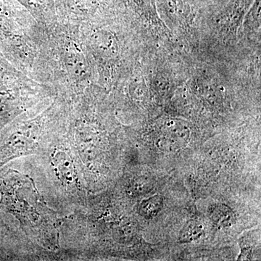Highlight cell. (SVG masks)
Here are the masks:
<instances>
[{
    "label": "cell",
    "instance_id": "cell-10",
    "mask_svg": "<svg viewBox=\"0 0 261 261\" xmlns=\"http://www.w3.org/2000/svg\"><path fill=\"white\" fill-rule=\"evenodd\" d=\"M151 84L154 91L162 96L167 95L173 88L172 79L166 73H159L154 75Z\"/></svg>",
    "mask_w": 261,
    "mask_h": 261
},
{
    "label": "cell",
    "instance_id": "cell-4",
    "mask_svg": "<svg viewBox=\"0 0 261 261\" xmlns=\"http://www.w3.org/2000/svg\"><path fill=\"white\" fill-rule=\"evenodd\" d=\"M209 217L219 228H228L234 224L236 216L229 206L223 203L214 204L208 210Z\"/></svg>",
    "mask_w": 261,
    "mask_h": 261
},
{
    "label": "cell",
    "instance_id": "cell-6",
    "mask_svg": "<svg viewBox=\"0 0 261 261\" xmlns=\"http://www.w3.org/2000/svg\"><path fill=\"white\" fill-rule=\"evenodd\" d=\"M164 200L161 195H155L145 199L139 205V213L146 219H152L163 210Z\"/></svg>",
    "mask_w": 261,
    "mask_h": 261
},
{
    "label": "cell",
    "instance_id": "cell-8",
    "mask_svg": "<svg viewBox=\"0 0 261 261\" xmlns=\"http://www.w3.org/2000/svg\"><path fill=\"white\" fill-rule=\"evenodd\" d=\"M142 15L149 23L162 27L157 11V0H135Z\"/></svg>",
    "mask_w": 261,
    "mask_h": 261
},
{
    "label": "cell",
    "instance_id": "cell-1",
    "mask_svg": "<svg viewBox=\"0 0 261 261\" xmlns=\"http://www.w3.org/2000/svg\"><path fill=\"white\" fill-rule=\"evenodd\" d=\"M253 0H231L214 18V27L223 40L236 37Z\"/></svg>",
    "mask_w": 261,
    "mask_h": 261
},
{
    "label": "cell",
    "instance_id": "cell-3",
    "mask_svg": "<svg viewBox=\"0 0 261 261\" xmlns=\"http://www.w3.org/2000/svg\"><path fill=\"white\" fill-rule=\"evenodd\" d=\"M163 14L173 25L185 27L192 20V10L186 0H159Z\"/></svg>",
    "mask_w": 261,
    "mask_h": 261
},
{
    "label": "cell",
    "instance_id": "cell-7",
    "mask_svg": "<svg viewBox=\"0 0 261 261\" xmlns=\"http://www.w3.org/2000/svg\"><path fill=\"white\" fill-rule=\"evenodd\" d=\"M203 226L195 220L189 221L182 227L178 235V241L181 243H190L199 240L203 234Z\"/></svg>",
    "mask_w": 261,
    "mask_h": 261
},
{
    "label": "cell",
    "instance_id": "cell-5",
    "mask_svg": "<svg viewBox=\"0 0 261 261\" xmlns=\"http://www.w3.org/2000/svg\"><path fill=\"white\" fill-rule=\"evenodd\" d=\"M53 162L61 181L66 184L71 183L74 178L75 170L69 156L65 152H58L55 155Z\"/></svg>",
    "mask_w": 261,
    "mask_h": 261
},
{
    "label": "cell",
    "instance_id": "cell-9",
    "mask_svg": "<svg viewBox=\"0 0 261 261\" xmlns=\"http://www.w3.org/2000/svg\"><path fill=\"white\" fill-rule=\"evenodd\" d=\"M245 29L254 31L260 27V0H254L243 22Z\"/></svg>",
    "mask_w": 261,
    "mask_h": 261
},
{
    "label": "cell",
    "instance_id": "cell-2",
    "mask_svg": "<svg viewBox=\"0 0 261 261\" xmlns=\"http://www.w3.org/2000/svg\"><path fill=\"white\" fill-rule=\"evenodd\" d=\"M190 137L188 123L177 118H171L165 121L160 128L156 145L163 152H177L187 145Z\"/></svg>",
    "mask_w": 261,
    "mask_h": 261
},
{
    "label": "cell",
    "instance_id": "cell-11",
    "mask_svg": "<svg viewBox=\"0 0 261 261\" xmlns=\"http://www.w3.org/2000/svg\"><path fill=\"white\" fill-rule=\"evenodd\" d=\"M152 188V183L151 180L145 176H141L135 179L130 187V191L136 196L145 195L149 193Z\"/></svg>",
    "mask_w": 261,
    "mask_h": 261
}]
</instances>
